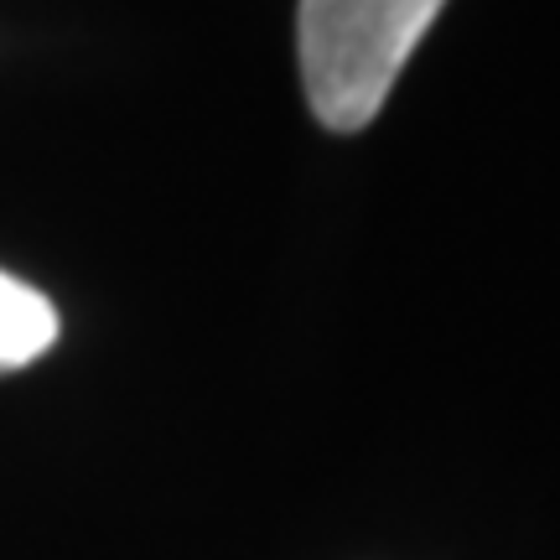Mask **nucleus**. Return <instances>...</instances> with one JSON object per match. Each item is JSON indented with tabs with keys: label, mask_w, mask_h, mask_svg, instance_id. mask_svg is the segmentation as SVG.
Here are the masks:
<instances>
[{
	"label": "nucleus",
	"mask_w": 560,
	"mask_h": 560,
	"mask_svg": "<svg viewBox=\"0 0 560 560\" xmlns=\"http://www.w3.org/2000/svg\"><path fill=\"white\" fill-rule=\"evenodd\" d=\"M58 342V306L37 285L0 270V374L37 363Z\"/></svg>",
	"instance_id": "nucleus-2"
},
{
	"label": "nucleus",
	"mask_w": 560,
	"mask_h": 560,
	"mask_svg": "<svg viewBox=\"0 0 560 560\" xmlns=\"http://www.w3.org/2000/svg\"><path fill=\"white\" fill-rule=\"evenodd\" d=\"M446 0H301L296 47L306 104L327 130L353 136L400 83Z\"/></svg>",
	"instance_id": "nucleus-1"
}]
</instances>
